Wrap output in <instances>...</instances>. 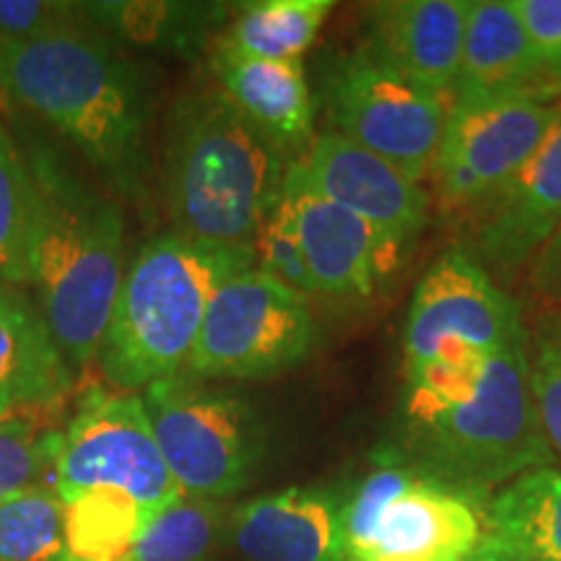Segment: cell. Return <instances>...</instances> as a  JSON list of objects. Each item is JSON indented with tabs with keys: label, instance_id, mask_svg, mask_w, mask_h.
Wrapping results in <instances>:
<instances>
[{
	"label": "cell",
	"instance_id": "cell-1",
	"mask_svg": "<svg viewBox=\"0 0 561 561\" xmlns=\"http://www.w3.org/2000/svg\"><path fill=\"white\" fill-rule=\"evenodd\" d=\"M0 89L133 203L149 201L151 104L140 68L91 21L0 45Z\"/></svg>",
	"mask_w": 561,
	"mask_h": 561
},
{
	"label": "cell",
	"instance_id": "cell-2",
	"mask_svg": "<svg viewBox=\"0 0 561 561\" xmlns=\"http://www.w3.org/2000/svg\"><path fill=\"white\" fill-rule=\"evenodd\" d=\"M26 161L34 185L30 284L62 356L87 367L100 354L123 284L121 206L50 146L32 140Z\"/></svg>",
	"mask_w": 561,
	"mask_h": 561
},
{
	"label": "cell",
	"instance_id": "cell-3",
	"mask_svg": "<svg viewBox=\"0 0 561 561\" xmlns=\"http://www.w3.org/2000/svg\"><path fill=\"white\" fill-rule=\"evenodd\" d=\"M289 164L221 91L182 96L167 128V206L178 234L255 248Z\"/></svg>",
	"mask_w": 561,
	"mask_h": 561
},
{
	"label": "cell",
	"instance_id": "cell-4",
	"mask_svg": "<svg viewBox=\"0 0 561 561\" xmlns=\"http://www.w3.org/2000/svg\"><path fill=\"white\" fill-rule=\"evenodd\" d=\"M255 268V248H224L178 231L144 244L123 276L100 354L102 375L123 390L185 375L210 297Z\"/></svg>",
	"mask_w": 561,
	"mask_h": 561
},
{
	"label": "cell",
	"instance_id": "cell-5",
	"mask_svg": "<svg viewBox=\"0 0 561 561\" xmlns=\"http://www.w3.org/2000/svg\"><path fill=\"white\" fill-rule=\"evenodd\" d=\"M525 341L494 351L468 396L445 403L403 398V437L424 476L473 494L553 468L557 455L533 405Z\"/></svg>",
	"mask_w": 561,
	"mask_h": 561
},
{
	"label": "cell",
	"instance_id": "cell-6",
	"mask_svg": "<svg viewBox=\"0 0 561 561\" xmlns=\"http://www.w3.org/2000/svg\"><path fill=\"white\" fill-rule=\"evenodd\" d=\"M144 403L182 496L216 502L248 486L263 455V426L248 401L178 375L149 385Z\"/></svg>",
	"mask_w": 561,
	"mask_h": 561
},
{
	"label": "cell",
	"instance_id": "cell-7",
	"mask_svg": "<svg viewBox=\"0 0 561 561\" xmlns=\"http://www.w3.org/2000/svg\"><path fill=\"white\" fill-rule=\"evenodd\" d=\"M314 343L307 299L255 265L214 291L185 375L201 382L265 380L305 362Z\"/></svg>",
	"mask_w": 561,
	"mask_h": 561
},
{
	"label": "cell",
	"instance_id": "cell-8",
	"mask_svg": "<svg viewBox=\"0 0 561 561\" xmlns=\"http://www.w3.org/2000/svg\"><path fill=\"white\" fill-rule=\"evenodd\" d=\"M50 476L62 502L87 491H117L157 515L182 500L138 392L83 403L60 432Z\"/></svg>",
	"mask_w": 561,
	"mask_h": 561
},
{
	"label": "cell",
	"instance_id": "cell-9",
	"mask_svg": "<svg viewBox=\"0 0 561 561\" xmlns=\"http://www.w3.org/2000/svg\"><path fill=\"white\" fill-rule=\"evenodd\" d=\"M325 102L335 133L388 159L411 180L430 178L450 100L405 81L359 47L331 73Z\"/></svg>",
	"mask_w": 561,
	"mask_h": 561
},
{
	"label": "cell",
	"instance_id": "cell-10",
	"mask_svg": "<svg viewBox=\"0 0 561 561\" xmlns=\"http://www.w3.org/2000/svg\"><path fill=\"white\" fill-rule=\"evenodd\" d=\"M559 107L528 100L453 102L430 178L442 208L479 210L520 172Z\"/></svg>",
	"mask_w": 561,
	"mask_h": 561
},
{
	"label": "cell",
	"instance_id": "cell-11",
	"mask_svg": "<svg viewBox=\"0 0 561 561\" xmlns=\"http://www.w3.org/2000/svg\"><path fill=\"white\" fill-rule=\"evenodd\" d=\"M528 328L507 297L466 248L445 250L413 294L403 331V371L430 362L445 346L502 351L525 341Z\"/></svg>",
	"mask_w": 561,
	"mask_h": 561
},
{
	"label": "cell",
	"instance_id": "cell-12",
	"mask_svg": "<svg viewBox=\"0 0 561 561\" xmlns=\"http://www.w3.org/2000/svg\"><path fill=\"white\" fill-rule=\"evenodd\" d=\"M278 203L297 231L318 294L364 301L375 297L401 265L409 242L328 201L294 161L286 170Z\"/></svg>",
	"mask_w": 561,
	"mask_h": 561
},
{
	"label": "cell",
	"instance_id": "cell-13",
	"mask_svg": "<svg viewBox=\"0 0 561 561\" xmlns=\"http://www.w3.org/2000/svg\"><path fill=\"white\" fill-rule=\"evenodd\" d=\"M294 164L320 195L398 240L411 242L426 227L430 193L421 182L341 133L314 136Z\"/></svg>",
	"mask_w": 561,
	"mask_h": 561
},
{
	"label": "cell",
	"instance_id": "cell-14",
	"mask_svg": "<svg viewBox=\"0 0 561 561\" xmlns=\"http://www.w3.org/2000/svg\"><path fill=\"white\" fill-rule=\"evenodd\" d=\"M473 214L468 252L486 271H520L549 242L561 221V107L538 151Z\"/></svg>",
	"mask_w": 561,
	"mask_h": 561
},
{
	"label": "cell",
	"instance_id": "cell-15",
	"mask_svg": "<svg viewBox=\"0 0 561 561\" xmlns=\"http://www.w3.org/2000/svg\"><path fill=\"white\" fill-rule=\"evenodd\" d=\"M481 543L483 517L473 496L419 473L343 561H468Z\"/></svg>",
	"mask_w": 561,
	"mask_h": 561
},
{
	"label": "cell",
	"instance_id": "cell-16",
	"mask_svg": "<svg viewBox=\"0 0 561 561\" xmlns=\"http://www.w3.org/2000/svg\"><path fill=\"white\" fill-rule=\"evenodd\" d=\"M471 0H385L367 9V50L430 94L453 102Z\"/></svg>",
	"mask_w": 561,
	"mask_h": 561
},
{
	"label": "cell",
	"instance_id": "cell-17",
	"mask_svg": "<svg viewBox=\"0 0 561 561\" xmlns=\"http://www.w3.org/2000/svg\"><path fill=\"white\" fill-rule=\"evenodd\" d=\"M551 96L559 94L546 79L512 0H473L453 102L528 100L549 104Z\"/></svg>",
	"mask_w": 561,
	"mask_h": 561
},
{
	"label": "cell",
	"instance_id": "cell-18",
	"mask_svg": "<svg viewBox=\"0 0 561 561\" xmlns=\"http://www.w3.org/2000/svg\"><path fill=\"white\" fill-rule=\"evenodd\" d=\"M343 502L322 489H286L242 504L234 546L248 561H343Z\"/></svg>",
	"mask_w": 561,
	"mask_h": 561
},
{
	"label": "cell",
	"instance_id": "cell-19",
	"mask_svg": "<svg viewBox=\"0 0 561 561\" xmlns=\"http://www.w3.org/2000/svg\"><path fill=\"white\" fill-rule=\"evenodd\" d=\"M221 94L252 128L297 161L312 144L314 102L301 60H257L216 50Z\"/></svg>",
	"mask_w": 561,
	"mask_h": 561
},
{
	"label": "cell",
	"instance_id": "cell-20",
	"mask_svg": "<svg viewBox=\"0 0 561 561\" xmlns=\"http://www.w3.org/2000/svg\"><path fill=\"white\" fill-rule=\"evenodd\" d=\"M70 388L73 375L39 310L0 280V419L62 411Z\"/></svg>",
	"mask_w": 561,
	"mask_h": 561
},
{
	"label": "cell",
	"instance_id": "cell-21",
	"mask_svg": "<svg viewBox=\"0 0 561 561\" xmlns=\"http://www.w3.org/2000/svg\"><path fill=\"white\" fill-rule=\"evenodd\" d=\"M483 543L523 561H561V471L538 468L510 481L483 512Z\"/></svg>",
	"mask_w": 561,
	"mask_h": 561
},
{
	"label": "cell",
	"instance_id": "cell-22",
	"mask_svg": "<svg viewBox=\"0 0 561 561\" xmlns=\"http://www.w3.org/2000/svg\"><path fill=\"white\" fill-rule=\"evenodd\" d=\"M331 0H261L242 5L221 50L257 60H299L318 39Z\"/></svg>",
	"mask_w": 561,
	"mask_h": 561
},
{
	"label": "cell",
	"instance_id": "cell-23",
	"mask_svg": "<svg viewBox=\"0 0 561 561\" xmlns=\"http://www.w3.org/2000/svg\"><path fill=\"white\" fill-rule=\"evenodd\" d=\"M83 13L110 39L153 45L191 55L206 39L221 5L203 3H81Z\"/></svg>",
	"mask_w": 561,
	"mask_h": 561
},
{
	"label": "cell",
	"instance_id": "cell-24",
	"mask_svg": "<svg viewBox=\"0 0 561 561\" xmlns=\"http://www.w3.org/2000/svg\"><path fill=\"white\" fill-rule=\"evenodd\" d=\"M151 517L117 491H87L66 502V551L58 561H123Z\"/></svg>",
	"mask_w": 561,
	"mask_h": 561
},
{
	"label": "cell",
	"instance_id": "cell-25",
	"mask_svg": "<svg viewBox=\"0 0 561 561\" xmlns=\"http://www.w3.org/2000/svg\"><path fill=\"white\" fill-rule=\"evenodd\" d=\"M34 185L26 151H21L0 117V280L30 284Z\"/></svg>",
	"mask_w": 561,
	"mask_h": 561
},
{
	"label": "cell",
	"instance_id": "cell-26",
	"mask_svg": "<svg viewBox=\"0 0 561 561\" xmlns=\"http://www.w3.org/2000/svg\"><path fill=\"white\" fill-rule=\"evenodd\" d=\"M66 551V502L37 483L0 502V561H58Z\"/></svg>",
	"mask_w": 561,
	"mask_h": 561
},
{
	"label": "cell",
	"instance_id": "cell-27",
	"mask_svg": "<svg viewBox=\"0 0 561 561\" xmlns=\"http://www.w3.org/2000/svg\"><path fill=\"white\" fill-rule=\"evenodd\" d=\"M221 536L216 502L182 496L146 523L123 561H206Z\"/></svg>",
	"mask_w": 561,
	"mask_h": 561
},
{
	"label": "cell",
	"instance_id": "cell-28",
	"mask_svg": "<svg viewBox=\"0 0 561 561\" xmlns=\"http://www.w3.org/2000/svg\"><path fill=\"white\" fill-rule=\"evenodd\" d=\"M60 432V411H30L0 419V502L37 486L50 471Z\"/></svg>",
	"mask_w": 561,
	"mask_h": 561
},
{
	"label": "cell",
	"instance_id": "cell-29",
	"mask_svg": "<svg viewBox=\"0 0 561 561\" xmlns=\"http://www.w3.org/2000/svg\"><path fill=\"white\" fill-rule=\"evenodd\" d=\"M528 385L543 437L561 458V310L549 307L533 322L525 341Z\"/></svg>",
	"mask_w": 561,
	"mask_h": 561
},
{
	"label": "cell",
	"instance_id": "cell-30",
	"mask_svg": "<svg viewBox=\"0 0 561 561\" xmlns=\"http://www.w3.org/2000/svg\"><path fill=\"white\" fill-rule=\"evenodd\" d=\"M255 263L263 273H268L271 278H276L286 289L297 291L299 297L307 299L318 294L305 250H301L297 231H294L289 216H286L280 203H276V208L265 219L263 229L257 231Z\"/></svg>",
	"mask_w": 561,
	"mask_h": 561
},
{
	"label": "cell",
	"instance_id": "cell-31",
	"mask_svg": "<svg viewBox=\"0 0 561 561\" xmlns=\"http://www.w3.org/2000/svg\"><path fill=\"white\" fill-rule=\"evenodd\" d=\"M81 3H55V0H0V45L26 42L45 34L87 24Z\"/></svg>",
	"mask_w": 561,
	"mask_h": 561
},
{
	"label": "cell",
	"instance_id": "cell-32",
	"mask_svg": "<svg viewBox=\"0 0 561 561\" xmlns=\"http://www.w3.org/2000/svg\"><path fill=\"white\" fill-rule=\"evenodd\" d=\"M546 79L561 94V0H512Z\"/></svg>",
	"mask_w": 561,
	"mask_h": 561
},
{
	"label": "cell",
	"instance_id": "cell-33",
	"mask_svg": "<svg viewBox=\"0 0 561 561\" xmlns=\"http://www.w3.org/2000/svg\"><path fill=\"white\" fill-rule=\"evenodd\" d=\"M528 280L533 291L551 305H561V221L553 229L549 242L533 257Z\"/></svg>",
	"mask_w": 561,
	"mask_h": 561
},
{
	"label": "cell",
	"instance_id": "cell-34",
	"mask_svg": "<svg viewBox=\"0 0 561 561\" xmlns=\"http://www.w3.org/2000/svg\"><path fill=\"white\" fill-rule=\"evenodd\" d=\"M468 561H523L520 557H515V553H507L502 549H496V546H489V543H481V549L473 553Z\"/></svg>",
	"mask_w": 561,
	"mask_h": 561
}]
</instances>
